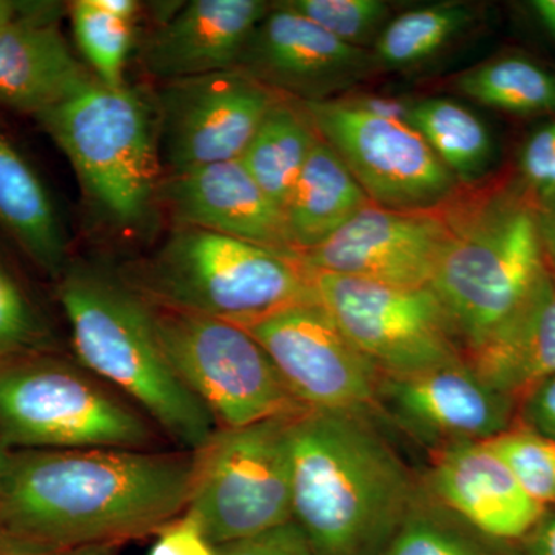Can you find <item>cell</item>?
<instances>
[{
    "mask_svg": "<svg viewBox=\"0 0 555 555\" xmlns=\"http://www.w3.org/2000/svg\"><path fill=\"white\" fill-rule=\"evenodd\" d=\"M195 454L21 449L0 481V528L57 551L158 532L188 507Z\"/></svg>",
    "mask_w": 555,
    "mask_h": 555,
    "instance_id": "6da1fadb",
    "label": "cell"
},
{
    "mask_svg": "<svg viewBox=\"0 0 555 555\" xmlns=\"http://www.w3.org/2000/svg\"><path fill=\"white\" fill-rule=\"evenodd\" d=\"M372 418L306 412L292 423V520L313 555L385 554L422 491Z\"/></svg>",
    "mask_w": 555,
    "mask_h": 555,
    "instance_id": "7a4b0ae2",
    "label": "cell"
},
{
    "mask_svg": "<svg viewBox=\"0 0 555 555\" xmlns=\"http://www.w3.org/2000/svg\"><path fill=\"white\" fill-rule=\"evenodd\" d=\"M57 294L80 366L129 400L182 451H199L217 423L171 367L150 302L122 278L90 266L65 269Z\"/></svg>",
    "mask_w": 555,
    "mask_h": 555,
    "instance_id": "3957f363",
    "label": "cell"
},
{
    "mask_svg": "<svg viewBox=\"0 0 555 555\" xmlns=\"http://www.w3.org/2000/svg\"><path fill=\"white\" fill-rule=\"evenodd\" d=\"M122 280L150 305L241 327L318 299L298 255L182 225Z\"/></svg>",
    "mask_w": 555,
    "mask_h": 555,
    "instance_id": "277c9868",
    "label": "cell"
},
{
    "mask_svg": "<svg viewBox=\"0 0 555 555\" xmlns=\"http://www.w3.org/2000/svg\"><path fill=\"white\" fill-rule=\"evenodd\" d=\"M443 211L451 240L429 287L466 353L517 308L547 259L539 207L521 193H495Z\"/></svg>",
    "mask_w": 555,
    "mask_h": 555,
    "instance_id": "5b68a950",
    "label": "cell"
},
{
    "mask_svg": "<svg viewBox=\"0 0 555 555\" xmlns=\"http://www.w3.org/2000/svg\"><path fill=\"white\" fill-rule=\"evenodd\" d=\"M36 119L109 222L134 228L149 218L163 179L158 115L144 94L93 78Z\"/></svg>",
    "mask_w": 555,
    "mask_h": 555,
    "instance_id": "8992f818",
    "label": "cell"
},
{
    "mask_svg": "<svg viewBox=\"0 0 555 555\" xmlns=\"http://www.w3.org/2000/svg\"><path fill=\"white\" fill-rule=\"evenodd\" d=\"M152 422L82 366L36 352L0 361V440L20 449H152Z\"/></svg>",
    "mask_w": 555,
    "mask_h": 555,
    "instance_id": "52a82bcc",
    "label": "cell"
},
{
    "mask_svg": "<svg viewBox=\"0 0 555 555\" xmlns=\"http://www.w3.org/2000/svg\"><path fill=\"white\" fill-rule=\"evenodd\" d=\"M294 420L217 429L193 452L184 516L199 526L211 545L236 542L292 520Z\"/></svg>",
    "mask_w": 555,
    "mask_h": 555,
    "instance_id": "ba28073f",
    "label": "cell"
},
{
    "mask_svg": "<svg viewBox=\"0 0 555 555\" xmlns=\"http://www.w3.org/2000/svg\"><path fill=\"white\" fill-rule=\"evenodd\" d=\"M152 306L171 367L214 416L218 429H235L309 412L281 378L246 328L217 318Z\"/></svg>",
    "mask_w": 555,
    "mask_h": 555,
    "instance_id": "9c48e42d",
    "label": "cell"
},
{
    "mask_svg": "<svg viewBox=\"0 0 555 555\" xmlns=\"http://www.w3.org/2000/svg\"><path fill=\"white\" fill-rule=\"evenodd\" d=\"M318 301L382 375H409L465 358L429 286L401 287L313 272Z\"/></svg>",
    "mask_w": 555,
    "mask_h": 555,
    "instance_id": "30bf717a",
    "label": "cell"
},
{
    "mask_svg": "<svg viewBox=\"0 0 555 555\" xmlns=\"http://www.w3.org/2000/svg\"><path fill=\"white\" fill-rule=\"evenodd\" d=\"M297 104L375 206L434 210L455 195L459 181L408 120L379 115L357 100Z\"/></svg>",
    "mask_w": 555,
    "mask_h": 555,
    "instance_id": "8fae6325",
    "label": "cell"
},
{
    "mask_svg": "<svg viewBox=\"0 0 555 555\" xmlns=\"http://www.w3.org/2000/svg\"><path fill=\"white\" fill-rule=\"evenodd\" d=\"M244 328L309 412L377 416L382 374L318 299L278 310Z\"/></svg>",
    "mask_w": 555,
    "mask_h": 555,
    "instance_id": "7c38bea8",
    "label": "cell"
},
{
    "mask_svg": "<svg viewBox=\"0 0 555 555\" xmlns=\"http://www.w3.org/2000/svg\"><path fill=\"white\" fill-rule=\"evenodd\" d=\"M283 100L238 68L164 83L156 115L170 175L240 159Z\"/></svg>",
    "mask_w": 555,
    "mask_h": 555,
    "instance_id": "4fadbf2b",
    "label": "cell"
},
{
    "mask_svg": "<svg viewBox=\"0 0 555 555\" xmlns=\"http://www.w3.org/2000/svg\"><path fill=\"white\" fill-rule=\"evenodd\" d=\"M377 416L433 454L513 429L517 401L489 386L463 358L415 374L382 375Z\"/></svg>",
    "mask_w": 555,
    "mask_h": 555,
    "instance_id": "5bb4252c",
    "label": "cell"
},
{
    "mask_svg": "<svg viewBox=\"0 0 555 555\" xmlns=\"http://www.w3.org/2000/svg\"><path fill=\"white\" fill-rule=\"evenodd\" d=\"M449 240L443 207L392 210L371 203L301 259L312 272L423 287L433 281Z\"/></svg>",
    "mask_w": 555,
    "mask_h": 555,
    "instance_id": "9a60e30c",
    "label": "cell"
},
{
    "mask_svg": "<svg viewBox=\"0 0 555 555\" xmlns=\"http://www.w3.org/2000/svg\"><path fill=\"white\" fill-rule=\"evenodd\" d=\"M377 67L367 49L350 46L315 22L275 3L248 39L238 69L281 96L332 100Z\"/></svg>",
    "mask_w": 555,
    "mask_h": 555,
    "instance_id": "2e32d148",
    "label": "cell"
},
{
    "mask_svg": "<svg viewBox=\"0 0 555 555\" xmlns=\"http://www.w3.org/2000/svg\"><path fill=\"white\" fill-rule=\"evenodd\" d=\"M422 477L427 494L500 542H521L547 507L521 488L488 441L433 452Z\"/></svg>",
    "mask_w": 555,
    "mask_h": 555,
    "instance_id": "e0dca14e",
    "label": "cell"
},
{
    "mask_svg": "<svg viewBox=\"0 0 555 555\" xmlns=\"http://www.w3.org/2000/svg\"><path fill=\"white\" fill-rule=\"evenodd\" d=\"M156 201L182 228L208 230L298 255L284 211L262 192L240 159L169 175L160 181Z\"/></svg>",
    "mask_w": 555,
    "mask_h": 555,
    "instance_id": "ac0fdd59",
    "label": "cell"
},
{
    "mask_svg": "<svg viewBox=\"0 0 555 555\" xmlns=\"http://www.w3.org/2000/svg\"><path fill=\"white\" fill-rule=\"evenodd\" d=\"M272 5L262 0H193L150 36L142 62L166 80L238 68L248 39Z\"/></svg>",
    "mask_w": 555,
    "mask_h": 555,
    "instance_id": "d6986e66",
    "label": "cell"
},
{
    "mask_svg": "<svg viewBox=\"0 0 555 555\" xmlns=\"http://www.w3.org/2000/svg\"><path fill=\"white\" fill-rule=\"evenodd\" d=\"M465 360L478 377L517 403L555 374V276L550 264L517 308L467 350Z\"/></svg>",
    "mask_w": 555,
    "mask_h": 555,
    "instance_id": "ffe728a7",
    "label": "cell"
},
{
    "mask_svg": "<svg viewBox=\"0 0 555 555\" xmlns=\"http://www.w3.org/2000/svg\"><path fill=\"white\" fill-rule=\"evenodd\" d=\"M93 78L73 56L53 17H30L0 28L2 107L36 118Z\"/></svg>",
    "mask_w": 555,
    "mask_h": 555,
    "instance_id": "44dd1931",
    "label": "cell"
},
{
    "mask_svg": "<svg viewBox=\"0 0 555 555\" xmlns=\"http://www.w3.org/2000/svg\"><path fill=\"white\" fill-rule=\"evenodd\" d=\"M369 204L338 153L318 138L284 207L292 246L298 255L320 246Z\"/></svg>",
    "mask_w": 555,
    "mask_h": 555,
    "instance_id": "7402d4cb",
    "label": "cell"
},
{
    "mask_svg": "<svg viewBox=\"0 0 555 555\" xmlns=\"http://www.w3.org/2000/svg\"><path fill=\"white\" fill-rule=\"evenodd\" d=\"M0 229L39 266L60 276L67 241L50 192L20 150L0 133Z\"/></svg>",
    "mask_w": 555,
    "mask_h": 555,
    "instance_id": "603a6c76",
    "label": "cell"
},
{
    "mask_svg": "<svg viewBox=\"0 0 555 555\" xmlns=\"http://www.w3.org/2000/svg\"><path fill=\"white\" fill-rule=\"evenodd\" d=\"M318 138L301 107L283 100L270 109L240 158L283 211Z\"/></svg>",
    "mask_w": 555,
    "mask_h": 555,
    "instance_id": "cb8c5ba5",
    "label": "cell"
},
{
    "mask_svg": "<svg viewBox=\"0 0 555 555\" xmlns=\"http://www.w3.org/2000/svg\"><path fill=\"white\" fill-rule=\"evenodd\" d=\"M408 122L456 179L480 178L492 160V139L470 109L451 100H425L411 105Z\"/></svg>",
    "mask_w": 555,
    "mask_h": 555,
    "instance_id": "d4e9b609",
    "label": "cell"
},
{
    "mask_svg": "<svg viewBox=\"0 0 555 555\" xmlns=\"http://www.w3.org/2000/svg\"><path fill=\"white\" fill-rule=\"evenodd\" d=\"M474 21L476 13L466 3H438L406 11L387 22L372 54L383 67H414L440 53Z\"/></svg>",
    "mask_w": 555,
    "mask_h": 555,
    "instance_id": "484cf974",
    "label": "cell"
},
{
    "mask_svg": "<svg viewBox=\"0 0 555 555\" xmlns=\"http://www.w3.org/2000/svg\"><path fill=\"white\" fill-rule=\"evenodd\" d=\"M456 89L470 100L502 112L555 113L554 73L525 57L486 62L460 76Z\"/></svg>",
    "mask_w": 555,
    "mask_h": 555,
    "instance_id": "4316f807",
    "label": "cell"
},
{
    "mask_svg": "<svg viewBox=\"0 0 555 555\" xmlns=\"http://www.w3.org/2000/svg\"><path fill=\"white\" fill-rule=\"evenodd\" d=\"M509 545L467 525L427 494L422 485L383 555H513Z\"/></svg>",
    "mask_w": 555,
    "mask_h": 555,
    "instance_id": "83f0119b",
    "label": "cell"
},
{
    "mask_svg": "<svg viewBox=\"0 0 555 555\" xmlns=\"http://www.w3.org/2000/svg\"><path fill=\"white\" fill-rule=\"evenodd\" d=\"M69 20L76 46L94 79L109 89L126 87V69L134 42V24L118 20L98 0L69 3Z\"/></svg>",
    "mask_w": 555,
    "mask_h": 555,
    "instance_id": "f1b7e54d",
    "label": "cell"
},
{
    "mask_svg": "<svg viewBox=\"0 0 555 555\" xmlns=\"http://www.w3.org/2000/svg\"><path fill=\"white\" fill-rule=\"evenodd\" d=\"M488 444L537 503L555 506V441L514 426Z\"/></svg>",
    "mask_w": 555,
    "mask_h": 555,
    "instance_id": "f546056e",
    "label": "cell"
},
{
    "mask_svg": "<svg viewBox=\"0 0 555 555\" xmlns=\"http://www.w3.org/2000/svg\"><path fill=\"white\" fill-rule=\"evenodd\" d=\"M308 17L335 38L366 49L389 20V3L382 0H286L278 2Z\"/></svg>",
    "mask_w": 555,
    "mask_h": 555,
    "instance_id": "4dcf8cb0",
    "label": "cell"
},
{
    "mask_svg": "<svg viewBox=\"0 0 555 555\" xmlns=\"http://www.w3.org/2000/svg\"><path fill=\"white\" fill-rule=\"evenodd\" d=\"M43 328L27 295L0 266V361L35 352Z\"/></svg>",
    "mask_w": 555,
    "mask_h": 555,
    "instance_id": "1f68e13d",
    "label": "cell"
},
{
    "mask_svg": "<svg viewBox=\"0 0 555 555\" xmlns=\"http://www.w3.org/2000/svg\"><path fill=\"white\" fill-rule=\"evenodd\" d=\"M526 188L537 207L555 204V120L526 141L520 159Z\"/></svg>",
    "mask_w": 555,
    "mask_h": 555,
    "instance_id": "d6a6232c",
    "label": "cell"
},
{
    "mask_svg": "<svg viewBox=\"0 0 555 555\" xmlns=\"http://www.w3.org/2000/svg\"><path fill=\"white\" fill-rule=\"evenodd\" d=\"M218 555H313L308 537L294 520L259 534L217 546Z\"/></svg>",
    "mask_w": 555,
    "mask_h": 555,
    "instance_id": "836d02e7",
    "label": "cell"
},
{
    "mask_svg": "<svg viewBox=\"0 0 555 555\" xmlns=\"http://www.w3.org/2000/svg\"><path fill=\"white\" fill-rule=\"evenodd\" d=\"M516 426L555 441V374L537 383L520 398Z\"/></svg>",
    "mask_w": 555,
    "mask_h": 555,
    "instance_id": "e575fe53",
    "label": "cell"
},
{
    "mask_svg": "<svg viewBox=\"0 0 555 555\" xmlns=\"http://www.w3.org/2000/svg\"><path fill=\"white\" fill-rule=\"evenodd\" d=\"M156 534L158 540L149 555H218L217 546L211 545L199 526L184 514L163 526Z\"/></svg>",
    "mask_w": 555,
    "mask_h": 555,
    "instance_id": "d590c367",
    "label": "cell"
},
{
    "mask_svg": "<svg viewBox=\"0 0 555 555\" xmlns=\"http://www.w3.org/2000/svg\"><path fill=\"white\" fill-rule=\"evenodd\" d=\"M520 543L524 555H555L554 507H547L545 514Z\"/></svg>",
    "mask_w": 555,
    "mask_h": 555,
    "instance_id": "8d00e7d4",
    "label": "cell"
},
{
    "mask_svg": "<svg viewBox=\"0 0 555 555\" xmlns=\"http://www.w3.org/2000/svg\"><path fill=\"white\" fill-rule=\"evenodd\" d=\"M60 5L47 2H11L0 0V28L30 17H53L56 20Z\"/></svg>",
    "mask_w": 555,
    "mask_h": 555,
    "instance_id": "74e56055",
    "label": "cell"
},
{
    "mask_svg": "<svg viewBox=\"0 0 555 555\" xmlns=\"http://www.w3.org/2000/svg\"><path fill=\"white\" fill-rule=\"evenodd\" d=\"M62 551L40 545L0 528V555H60Z\"/></svg>",
    "mask_w": 555,
    "mask_h": 555,
    "instance_id": "f35d334b",
    "label": "cell"
},
{
    "mask_svg": "<svg viewBox=\"0 0 555 555\" xmlns=\"http://www.w3.org/2000/svg\"><path fill=\"white\" fill-rule=\"evenodd\" d=\"M539 228L546 259L550 262H555V204L546 208H539Z\"/></svg>",
    "mask_w": 555,
    "mask_h": 555,
    "instance_id": "ab89813d",
    "label": "cell"
},
{
    "mask_svg": "<svg viewBox=\"0 0 555 555\" xmlns=\"http://www.w3.org/2000/svg\"><path fill=\"white\" fill-rule=\"evenodd\" d=\"M102 9L107 10L109 14L131 24H137L141 3L134 0H98Z\"/></svg>",
    "mask_w": 555,
    "mask_h": 555,
    "instance_id": "60d3db41",
    "label": "cell"
},
{
    "mask_svg": "<svg viewBox=\"0 0 555 555\" xmlns=\"http://www.w3.org/2000/svg\"><path fill=\"white\" fill-rule=\"evenodd\" d=\"M532 7L546 30L555 39V0H535Z\"/></svg>",
    "mask_w": 555,
    "mask_h": 555,
    "instance_id": "b9f144b4",
    "label": "cell"
},
{
    "mask_svg": "<svg viewBox=\"0 0 555 555\" xmlns=\"http://www.w3.org/2000/svg\"><path fill=\"white\" fill-rule=\"evenodd\" d=\"M118 546L115 543H100V545L73 547V550L62 551L60 555H116Z\"/></svg>",
    "mask_w": 555,
    "mask_h": 555,
    "instance_id": "7bdbcfd3",
    "label": "cell"
},
{
    "mask_svg": "<svg viewBox=\"0 0 555 555\" xmlns=\"http://www.w3.org/2000/svg\"><path fill=\"white\" fill-rule=\"evenodd\" d=\"M10 456L9 448L0 440V481H2L3 474H5L7 467H9Z\"/></svg>",
    "mask_w": 555,
    "mask_h": 555,
    "instance_id": "ee69618b",
    "label": "cell"
},
{
    "mask_svg": "<svg viewBox=\"0 0 555 555\" xmlns=\"http://www.w3.org/2000/svg\"><path fill=\"white\" fill-rule=\"evenodd\" d=\"M547 264H550L551 270H553L554 276H555V262L547 261Z\"/></svg>",
    "mask_w": 555,
    "mask_h": 555,
    "instance_id": "f6af8a7d",
    "label": "cell"
}]
</instances>
